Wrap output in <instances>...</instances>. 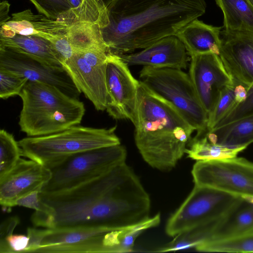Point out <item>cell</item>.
Returning a JSON list of instances; mask_svg holds the SVG:
<instances>
[{
	"instance_id": "obj_32",
	"label": "cell",
	"mask_w": 253,
	"mask_h": 253,
	"mask_svg": "<svg viewBox=\"0 0 253 253\" xmlns=\"http://www.w3.org/2000/svg\"><path fill=\"white\" fill-rule=\"evenodd\" d=\"M30 238L28 235L12 234L0 243V253H24L28 248Z\"/></svg>"
},
{
	"instance_id": "obj_3",
	"label": "cell",
	"mask_w": 253,
	"mask_h": 253,
	"mask_svg": "<svg viewBox=\"0 0 253 253\" xmlns=\"http://www.w3.org/2000/svg\"><path fill=\"white\" fill-rule=\"evenodd\" d=\"M133 125L135 144L142 158L163 171L175 167L195 130L172 105L140 82Z\"/></svg>"
},
{
	"instance_id": "obj_25",
	"label": "cell",
	"mask_w": 253,
	"mask_h": 253,
	"mask_svg": "<svg viewBox=\"0 0 253 253\" xmlns=\"http://www.w3.org/2000/svg\"><path fill=\"white\" fill-rule=\"evenodd\" d=\"M194 248L208 253H253V232L231 238L204 241Z\"/></svg>"
},
{
	"instance_id": "obj_38",
	"label": "cell",
	"mask_w": 253,
	"mask_h": 253,
	"mask_svg": "<svg viewBox=\"0 0 253 253\" xmlns=\"http://www.w3.org/2000/svg\"><path fill=\"white\" fill-rule=\"evenodd\" d=\"M102 10L107 14V9L114 0H96Z\"/></svg>"
},
{
	"instance_id": "obj_40",
	"label": "cell",
	"mask_w": 253,
	"mask_h": 253,
	"mask_svg": "<svg viewBox=\"0 0 253 253\" xmlns=\"http://www.w3.org/2000/svg\"><path fill=\"white\" fill-rule=\"evenodd\" d=\"M252 3V5L253 6V0H249Z\"/></svg>"
},
{
	"instance_id": "obj_22",
	"label": "cell",
	"mask_w": 253,
	"mask_h": 253,
	"mask_svg": "<svg viewBox=\"0 0 253 253\" xmlns=\"http://www.w3.org/2000/svg\"><path fill=\"white\" fill-rule=\"evenodd\" d=\"M67 36L74 52L93 50L109 52L98 24L89 22H74L69 26Z\"/></svg>"
},
{
	"instance_id": "obj_19",
	"label": "cell",
	"mask_w": 253,
	"mask_h": 253,
	"mask_svg": "<svg viewBox=\"0 0 253 253\" xmlns=\"http://www.w3.org/2000/svg\"><path fill=\"white\" fill-rule=\"evenodd\" d=\"M253 232V204L241 197L225 216L211 228L204 241L231 238Z\"/></svg>"
},
{
	"instance_id": "obj_33",
	"label": "cell",
	"mask_w": 253,
	"mask_h": 253,
	"mask_svg": "<svg viewBox=\"0 0 253 253\" xmlns=\"http://www.w3.org/2000/svg\"><path fill=\"white\" fill-rule=\"evenodd\" d=\"M49 40L56 52L57 57L63 65L74 54V50L66 35H54Z\"/></svg>"
},
{
	"instance_id": "obj_9",
	"label": "cell",
	"mask_w": 253,
	"mask_h": 253,
	"mask_svg": "<svg viewBox=\"0 0 253 253\" xmlns=\"http://www.w3.org/2000/svg\"><path fill=\"white\" fill-rule=\"evenodd\" d=\"M191 173L195 185L241 197L253 195V162L244 158L197 161Z\"/></svg>"
},
{
	"instance_id": "obj_37",
	"label": "cell",
	"mask_w": 253,
	"mask_h": 253,
	"mask_svg": "<svg viewBox=\"0 0 253 253\" xmlns=\"http://www.w3.org/2000/svg\"><path fill=\"white\" fill-rule=\"evenodd\" d=\"M10 4L6 1H1L0 4V25L3 23L9 21L8 12Z\"/></svg>"
},
{
	"instance_id": "obj_10",
	"label": "cell",
	"mask_w": 253,
	"mask_h": 253,
	"mask_svg": "<svg viewBox=\"0 0 253 253\" xmlns=\"http://www.w3.org/2000/svg\"><path fill=\"white\" fill-rule=\"evenodd\" d=\"M109 53L106 50L74 52L63 65L78 90L97 111L105 110L108 102L106 74Z\"/></svg>"
},
{
	"instance_id": "obj_26",
	"label": "cell",
	"mask_w": 253,
	"mask_h": 253,
	"mask_svg": "<svg viewBox=\"0 0 253 253\" xmlns=\"http://www.w3.org/2000/svg\"><path fill=\"white\" fill-rule=\"evenodd\" d=\"M22 156L18 141L12 134L4 129L0 130V178L7 174Z\"/></svg>"
},
{
	"instance_id": "obj_23",
	"label": "cell",
	"mask_w": 253,
	"mask_h": 253,
	"mask_svg": "<svg viewBox=\"0 0 253 253\" xmlns=\"http://www.w3.org/2000/svg\"><path fill=\"white\" fill-rule=\"evenodd\" d=\"M223 13L224 30L253 33V6L249 0H215Z\"/></svg>"
},
{
	"instance_id": "obj_13",
	"label": "cell",
	"mask_w": 253,
	"mask_h": 253,
	"mask_svg": "<svg viewBox=\"0 0 253 253\" xmlns=\"http://www.w3.org/2000/svg\"><path fill=\"white\" fill-rule=\"evenodd\" d=\"M191 59L189 76L209 115L223 89L234 84L233 80L219 55L208 52L192 55Z\"/></svg>"
},
{
	"instance_id": "obj_16",
	"label": "cell",
	"mask_w": 253,
	"mask_h": 253,
	"mask_svg": "<svg viewBox=\"0 0 253 253\" xmlns=\"http://www.w3.org/2000/svg\"><path fill=\"white\" fill-rule=\"evenodd\" d=\"M119 56L128 66L181 69L187 66V52L175 35L164 38L139 52Z\"/></svg>"
},
{
	"instance_id": "obj_7",
	"label": "cell",
	"mask_w": 253,
	"mask_h": 253,
	"mask_svg": "<svg viewBox=\"0 0 253 253\" xmlns=\"http://www.w3.org/2000/svg\"><path fill=\"white\" fill-rule=\"evenodd\" d=\"M126 155L120 144L72 155L49 169L51 177L41 192H60L93 179L126 162Z\"/></svg>"
},
{
	"instance_id": "obj_20",
	"label": "cell",
	"mask_w": 253,
	"mask_h": 253,
	"mask_svg": "<svg viewBox=\"0 0 253 253\" xmlns=\"http://www.w3.org/2000/svg\"><path fill=\"white\" fill-rule=\"evenodd\" d=\"M0 47L23 53L51 67L65 69L58 59L50 42L44 38L18 34L9 37L0 36Z\"/></svg>"
},
{
	"instance_id": "obj_24",
	"label": "cell",
	"mask_w": 253,
	"mask_h": 253,
	"mask_svg": "<svg viewBox=\"0 0 253 253\" xmlns=\"http://www.w3.org/2000/svg\"><path fill=\"white\" fill-rule=\"evenodd\" d=\"M247 147H230L211 142L202 133L189 140L185 151L187 157L196 161L217 160L237 157Z\"/></svg>"
},
{
	"instance_id": "obj_14",
	"label": "cell",
	"mask_w": 253,
	"mask_h": 253,
	"mask_svg": "<svg viewBox=\"0 0 253 253\" xmlns=\"http://www.w3.org/2000/svg\"><path fill=\"white\" fill-rule=\"evenodd\" d=\"M51 177L50 169L32 160L20 158L15 166L0 178V204L4 211L16 206L20 198L41 192Z\"/></svg>"
},
{
	"instance_id": "obj_2",
	"label": "cell",
	"mask_w": 253,
	"mask_h": 253,
	"mask_svg": "<svg viewBox=\"0 0 253 253\" xmlns=\"http://www.w3.org/2000/svg\"><path fill=\"white\" fill-rule=\"evenodd\" d=\"M206 7L205 0H114L101 33L109 53L120 55L175 35Z\"/></svg>"
},
{
	"instance_id": "obj_15",
	"label": "cell",
	"mask_w": 253,
	"mask_h": 253,
	"mask_svg": "<svg viewBox=\"0 0 253 253\" xmlns=\"http://www.w3.org/2000/svg\"><path fill=\"white\" fill-rule=\"evenodd\" d=\"M219 56L234 85L253 84V33L223 30Z\"/></svg>"
},
{
	"instance_id": "obj_36",
	"label": "cell",
	"mask_w": 253,
	"mask_h": 253,
	"mask_svg": "<svg viewBox=\"0 0 253 253\" xmlns=\"http://www.w3.org/2000/svg\"><path fill=\"white\" fill-rule=\"evenodd\" d=\"M248 88L241 84L234 85L235 99L237 105L243 102L247 96Z\"/></svg>"
},
{
	"instance_id": "obj_8",
	"label": "cell",
	"mask_w": 253,
	"mask_h": 253,
	"mask_svg": "<svg viewBox=\"0 0 253 253\" xmlns=\"http://www.w3.org/2000/svg\"><path fill=\"white\" fill-rule=\"evenodd\" d=\"M241 198L195 185L184 201L169 218L166 233L173 238L197 227H213L225 216Z\"/></svg>"
},
{
	"instance_id": "obj_4",
	"label": "cell",
	"mask_w": 253,
	"mask_h": 253,
	"mask_svg": "<svg viewBox=\"0 0 253 253\" xmlns=\"http://www.w3.org/2000/svg\"><path fill=\"white\" fill-rule=\"evenodd\" d=\"M22 102L18 124L27 136L61 131L78 125L84 116V104L58 87L28 81L19 94Z\"/></svg>"
},
{
	"instance_id": "obj_21",
	"label": "cell",
	"mask_w": 253,
	"mask_h": 253,
	"mask_svg": "<svg viewBox=\"0 0 253 253\" xmlns=\"http://www.w3.org/2000/svg\"><path fill=\"white\" fill-rule=\"evenodd\" d=\"M199 133L214 144L230 147H248L253 143V115Z\"/></svg>"
},
{
	"instance_id": "obj_31",
	"label": "cell",
	"mask_w": 253,
	"mask_h": 253,
	"mask_svg": "<svg viewBox=\"0 0 253 253\" xmlns=\"http://www.w3.org/2000/svg\"><path fill=\"white\" fill-rule=\"evenodd\" d=\"M252 115H253V84L248 88L246 100L237 104L215 127Z\"/></svg>"
},
{
	"instance_id": "obj_1",
	"label": "cell",
	"mask_w": 253,
	"mask_h": 253,
	"mask_svg": "<svg viewBox=\"0 0 253 253\" xmlns=\"http://www.w3.org/2000/svg\"><path fill=\"white\" fill-rule=\"evenodd\" d=\"M40 196L51 210L33 220L38 227L118 228L150 217L149 195L126 162L72 188Z\"/></svg>"
},
{
	"instance_id": "obj_18",
	"label": "cell",
	"mask_w": 253,
	"mask_h": 253,
	"mask_svg": "<svg viewBox=\"0 0 253 253\" xmlns=\"http://www.w3.org/2000/svg\"><path fill=\"white\" fill-rule=\"evenodd\" d=\"M221 28L197 19L179 31L175 36L184 44L190 56L208 52L219 55Z\"/></svg>"
},
{
	"instance_id": "obj_5",
	"label": "cell",
	"mask_w": 253,
	"mask_h": 253,
	"mask_svg": "<svg viewBox=\"0 0 253 253\" xmlns=\"http://www.w3.org/2000/svg\"><path fill=\"white\" fill-rule=\"evenodd\" d=\"M116 128V126L100 128L75 125L50 134L27 136L18 142L22 156L49 169L76 154L121 144Z\"/></svg>"
},
{
	"instance_id": "obj_35",
	"label": "cell",
	"mask_w": 253,
	"mask_h": 253,
	"mask_svg": "<svg viewBox=\"0 0 253 253\" xmlns=\"http://www.w3.org/2000/svg\"><path fill=\"white\" fill-rule=\"evenodd\" d=\"M19 223L18 216H13L5 219L0 226V243L4 241L7 237L13 234V232Z\"/></svg>"
},
{
	"instance_id": "obj_6",
	"label": "cell",
	"mask_w": 253,
	"mask_h": 253,
	"mask_svg": "<svg viewBox=\"0 0 253 253\" xmlns=\"http://www.w3.org/2000/svg\"><path fill=\"white\" fill-rule=\"evenodd\" d=\"M139 77L147 89L172 105L197 133L207 129L208 114L189 76L181 69L143 66Z\"/></svg>"
},
{
	"instance_id": "obj_17",
	"label": "cell",
	"mask_w": 253,
	"mask_h": 253,
	"mask_svg": "<svg viewBox=\"0 0 253 253\" xmlns=\"http://www.w3.org/2000/svg\"><path fill=\"white\" fill-rule=\"evenodd\" d=\"M71 24L35 14L31 10L12 14V19L0 25V36L9 37L15 34L37 36L48 40L54 35H66Z\"/></svg>"
},
{
	"instance_id": "obj_39",
	"label": "cell",
	"mask_w": 253,
	"mask_h": 253,
	"mask_svg": "<svg viewBox=\"0 0 253 253\" xmlns=\"http://www.w3.org/2000/svg\"><path fill=\"white\" fill-rule=\"evenodd\" d=\"M241 197L248 202L253 204V195L243 196Z\"/></svg>"
},
{
	"instance_id": "obj_27",
	"label": "cell",
	"mask_w": 253,
	"mask_h": 253,
	"mask_svg": "<svg viewBox=\"0 0 253 253\" xmlns=\"http://www.w3.org/2000/svg\"><path fill=\"white\" fill-rule=\"evenodd\" d=\"M69 0L77 22L96 23L100 28L107 25V14L102 10L96 0Z\"/></svg>"
},
{
	"instance_id": "obj_30",
	"label": "cell",
	"mask_w": 253,
	"mask_h": 253,
	"mask_svg": "<svg viewBox=\"0 0 253 253\" xmlns=\"http://www.w3.org/2000/svg\"><path fill=\"white\" fill-rule=\"evenodd\" d=\"M28 81L26 78L0 69V98L19 95Z\"/></svg>"
},
{
	"instance_id": "obj_34",
	"label": "cell",
	"mask_w": 253,
	"mask_h": 253,
	"mask_svg": "<svg viewBox=\"0 0 253 253\" xmlns=\"http://www.w3.org/2000/svg\"><path fill=\"white\" fill-rule=\"evenodd\" d=\"M40 192H32L17 200L16 206H21L33 209L36 212L46 213L50 210V207L44 203L40 196Z\"/></svg>"
},
{
	"instance_id": "obj_29",
	"label": "cell",
	"mask_w": 253,
	"mask_h": 253,
	"mask_svg": "<svg viewBox=\"0 0 253 253\" xmlns=\"http://www.w3.org/2000/svg\"><path fill=\"white\" fill-rule=\"evenodd\" d=\"M236 105L234 85H228L221 91L215 107L208 115L207 129L211 130L215 127Z\"/></svg>"
},
{
	"instance_id": "obj_28",
	"label": "cell",
	"mask_w": 253,
	"mask_h": 253,
	"mask_svg": "<svg viewBox=\"0 0 253 253\" xmlns=\"http://www.w3.org/2000/svg\"><path fill=\"white\" fill-rule=\"evenodd\" d=\"M46 17L70 24L77 22L69 0H29Z\"/></svg>"
},
{
	"instance_id": "obj_11",
	"label": "cell",
	"mask_w": 253,
	"mask_h": 253,
	"mask_svg": "<svg viewBox=\"0 0 253 253\" xmlns=\"http://www.w3.org/2000/svg\"><path fill=\"white\" fill-rule=\"evenodd\" d=\"M108 99L106 110L115 120L135 122L140 82L119 55L109 53L106 74Z\"/></svg>"
},
{
	"instance_id": "obj_12",
	"label": "cell",
	"mask_w": 253,
	"mask_h": 253,
	"mask_svg": "<svg viewBox=\"0 0 253 253\" xmlns=\"http://www.w3.org/2000/svg\"><path fill=\"white\" fill-rule=\"evenodd\" d=\"M0 69L28 79L58 87L68 95L78 98L81 92L65 69L48 66L23 53L0 47Z\"/></svg>"
}]
</instances>
